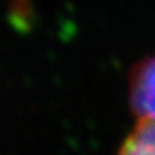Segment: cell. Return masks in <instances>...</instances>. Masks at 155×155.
<instances>
[{"mask_svg": "<svg viewBox=\"0 0 155 155\" xmlns=\"http://www.w3.org/2000/svg\"><path fill=\"white\" fill-rule=\"evenodd\" d=\"M129 97L139 119L155 120V56L140 61L132 69Z\"/></svg>", "mask_w": 155, "mask_h": 155, "instance_id": "6da1fadb", "label": "cell"}, {"mask_svg": "<svg viewBox=\"0 0 155 155\" xmlns=\"http://www.w3.org/2000/svg\"><path fill=\"white\" fill-rule=\"evenodd\" d=\"M119 155H155V120L139 119L124 140Z\"/></svg>", "mask_w": 155, "mask_h": 155, "instance_id": "7a4b0ae2", "label": "cell"}]
</instances>
